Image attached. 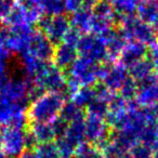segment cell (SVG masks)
<instances>
[{"instance_id":"1","label":"cell","mask_w":158,"mask_h":158,"mask_svg":"<svg viewBox=\"0 0 158 158\" xmlns=\"http://www.w3.org/2000/svg\"><path fill=\"white\" fill-rule=\"evenodd\" d=\"M65 103L63 92H44L31 102L27 110V119L31 123H51Z\"/></svg>"},{"instance_id":"2","label":"cell","mask_w":158,"mask_h":158,"mask_svg":"<svg viewBox=\"0 0 158 158\" xmlns=\"http://www.w3.org/2000/svg\"><path fill=\"white\" fill-rule=\"evenodd\" d=\"M119 31L123 33L127 41H136L145 46H151L158 41L157 34L149 25L142 22L136 15L125 16L119 20Z\"/></svg>"},{"instance_id":"3","label":"cell","mask_w":158,"mask_h":158,"mask_svg":"<svg viewBox=\"0 0 158 158\" xmlns=\"http://www.w3.org/2000/svg\"><path fill=\"white\" fill-rule=\"evenodd\" d=\"M31 84L40 93L63 92L62 90L65 89L66 76L54 64L47 62Z\"/></svg>"},{"instance_id":"4","label":"cell","mask_w":158,"mask_h":158,"mask_svg":"<svg viewBox=\"0 0 158 158\" xmlns=\"http://www.w3.org/2000/svg\"><path fill=\"white\" fill-rule=\"evenodd\" d=\"M31 25L24 24L19 26H5L0 28V44L10 52L22 53L27 48L31 35L34 34Z\"/></svg>"},{"instance_id":"5","label":"cell","mask_w":158,"mask_h":158,"mask_svg":"<svg viewBox=\"0 0 158 158\" xmlns=\"http://www.w3.org/2000/svg\"><path fill=\"white\" fill-rule=\"evenodd\" d=\"M31 81L25 77L8 76L0 87V97L27 106L31 101Z\"/></svg>"},{"instance_id":"6","label":"cell","mask_w":158,"mask_h":158,"mask_svg":"<svg viewBox=\"0 0 158 158\" xmlns=\"http://www.w3.org/2000/svg\"><path fill=\"white\" fill-rule=\"evenodd\" d=\"M99 64L85 57H77L68 68L67 78L72 79L79 87H92L99 80L98 75Z\"/></svg>"},{"instance_id":"7","label":"cell","mask_w":158,"mask_h":158,"mask_svg":"<svg viewBox=\"0 0 158 158\" xmlns=\"http://www.w3.org/2000/svg\"><path fill=\"white\" fill-rule=\"evenodd\" d=\"M77 51L80 56L97 64L108 62L107 50L103 40L93 34H86L81 36L77 44Z\"/></svg>"},{"instance_id":"8","label":"cell","mask_w":158,"mask_h":158,"mask_svg":"<svg viewBox=\"0 0 158 158\" xmlns=\"http://www.w3.org/2000/svg\"><path fill=\"white\" fill-rule=\"evenodd\" d=\"M26 123V105L0 97V127L24 128Z\"/></svg>"},{"instance_id":"9","label":"cell","mask_w":158,"mask_h":158,"mask_svg":"<svg viewBox=\"0 0 158 158\" xmlns=\"http://www.w3.org/2000/svg\"><path fill=\"white\" fill-rule=\"evenodd\" d=\"M1 147L8 158L19 157L27 148V132L24 128L6 127L2 130Z\"/></svg>"},{"instance_id":"10","label":"cell","mask_w":158,"mask_h":158,"mask_svg":"<svg viewBox=\"0 0 158 158\" xmlns=\"http://www.w3.org/2000/svg\"><path fill=\"white\" fill-rule=\"evenodd\" d=\"M38 25L41 29V33H44L53 44L63 42L66 33L70 28L69 19L66 18L64 14L56 16L44 15L38 22Z\"/></svg>"},{"instance_id":"11","label":"cell","mask_w":158,"mask_h":158,"mask_svg":"<svg viewBox=\"0 0 158 158\" xmlns=\"http://www.w3.org/2000/svg\"><path fill=\"white\" fill-rule=\"evenodd\" d=\"M85 138L99 148L110 138V127L105 118L87 115L85 117Z\"/></svg>"},{"instance_id":"12","label":"cell","mask_w":158,"mask_h":158,"mask_svg":"<svg viewBox=\"0 0 158 158\" xmlns=\"http://www.w3.org/2000/svg\"><path fill=\"white\" fill-rule=\"evenodd\" d=\"M134 101L140 107H153L158 103V73L138 82Z\"/></svg>"},{"instance_id":"13","label":"cell","mask_w":158,"mask_h":158,"mask_svg":"<svg viewBox=\"0 0 158 158\" xmlns=\"http://www.w3.org/2000/svg\"><path fill=\"white\" fill-rule=\"evenodd\" d=\"M24 52L42 62H50L54 52V46L44 33L35 31Z\"/></svg>"},{"instance_id":"14","label":"cell","mask_w":158,"mask_h":158,"mask_svg":"<svg viewBox=\"0 0 158 158\" xmlns=\"http://www.w3.org/2000/svg\"><path fill=\"white\" fill-rule=\"evenodd\" d=\"M100 38L103 40L106 50H107L108 62H115L119 57L123 47L127 44V39L119 29L114 28L110 29L107 33H105Z\"/></svg>"},{"instance_id":"15","label":"cell","mask_w":158,"mask_h":158,"mask_svg":"<svg viewBox=\"0 0 158 158\" xmlns=\"http://www.w3.org/2000/svg\"><path fill=\"white\" fill-rule=\"evenodd\" d=\"M129 77L128 68L119 62V63H113L108 65L105 76L103 77L102 81L105 87H107L113 92H117L121 88L126 79Z\"/></svg>"},{"instance_id":"16","label":"cell","mask_w":158,"mask_h":158,"mask_svg":"<svg viewBox=\"0 0 158 158\" xmlns=\"http://www.w3.org/2000/svg\"><path fill=\"white\" fill-rule=\"evenodd\" d=\"M77 57H78V51L76 47L61 42L57 44L56 48H54L52 59L54 61V65L57 68L65 70L72 66Z\"/></svg>"},{"instance_id":"17","label":"cell","mask_w":158,"mask_h":158,"mask_svg":"<svg viewBox=\"0 0 158 158\" xmlns=\"http://www.w3.org/2000/svg\"><path fill=\"white\" fill-rule=\"evenodd\" d=\"M136 14L158 35V3L156 0H139Z\"/></svg>"},{"instance_id":"18","label":"cell","mask_w":158,"mask_h":158,"mask_svg":"<svg viewBox=\"0 0 158 158\" xmlns=\"http://www.w3.org/2000/svg\"><path fill=\"white\" fill-rule=\"evenodd\" d=\"M147 55V48L145 44L136 41H129L126 44L119 55V62L126 67H129L138 61L145 59Z\"/></svg>"},{"instance_id":"19","label":"cell","mask_w":158,"mask_h":158,"mask_svg":"<svg viewBox=\"0 0 158 158\" xmlns=\"http://www.w3.org/2000/svg\"><path fill=\"white\" fill-rule=\"evenodd\" d=\"M28 132L37 144L50 143L56 139L52 123H31Z\"/></svg>"},{"instance_id":"20","label":"cell","mask_w":158,"mask_h":158,"mask_svg":"<svg viewBox=\"0 0 158 158\" xmlns=\"http://www.w3.org/2000/svg\"><path fill=\"white\" fill-rule=\"evenodd\" d=\"M92 10L81 9L73 12L69 19L70 26L78 29L80 33H89L91 28V22H92Z\"/></svg>"},{"instance_id":"21","label":"cell","mask_w":158,"mask_h":158,"mask_svg":"<svg viewBox=\"0 0 158 158\" xmlns=\"http://www.w3.org/2000/svg\"><path fill=\"white\" fill-rule=\"evenodd\" d=\"M64 138L67 139L69 142H72L75 146H78L85 142V118L76 119L74 121H70L67 123L65 131L63 133Z\"/></svg>"},{"instance_id":"22","label":"cell","mask_w":158,"mask_h":158,"mask_svg":"<svg viewBox=\"0 0 158 158\" xmlns=\"http://www.w3.org/2000/svg\"><path fill=\"white\" fill-rule=\"evenodd\" d=\"M128 72H129V76L132 79H134L136 82L143 81L147 77H149L154 73H156L154 70L153 66H152L151 62L146 57L141 60V61H138L136 63L132 64L131 66H129L128 67Z\"/></svg>"},{"instance_id":"23","label":"cell","mask_w":158,"mask_h":158,"mask_svg":"<svg viewBox=\"0 0 158 158\" xmlns=\"http://www.w3.org/2000/svg\"><path fill=\"white\" fill-rule=\"evenodd\" d=\"M114 8L116 19L125 18V16L135 15L138 9L139 0H110Z\"/></svg>"},{"instance_id":"24","label":"cell","mask_w":158,"mask_h":158,"mask_svg":"<svg viewBox=\"0 0 158 158\" xmlns=\"http://www.w3.org/2000/svg\"><path fill=\"white\" fill-rule=\"evenodd\" d=\"M70 102L76 104L79 107H87L90 103H92L95 99L94 86L92 87H81L77 91L69 95Z\"/></svg>"},{"instance_id":"25","label":"cell","mask_w":158,"mask_h":158,"mask_svg":"<svg viewBox=\"0 0 158 158\" xmlns=\"http://www.w3.org/2000/svg\"><path fill=\"white\" fill-rule=\"evenodd\" d=\"M92 14L97 18L106 19L110 21L116 20L114 8L110 0H97L94 7L92 8Z\"/></svg>"},{"instance_id":"26","label":"cell","mask_w":158,"mask_h":158,"mask_svg":"<svg viewBox=\"0 0 158 158\" xmlns=\"http://www.w3.org/2000/svg\"><path fill=\"white\" fill-rule=\"evenodd\" d=\"M59 117L68 123L70 121L76 120V119L85 118L86 115H85L81 107L77 106L73 102H69V103H64L63 107H62L61 112H60Z\"/></svg>"},{"instance_id":"27","label":"cell","mask_w":158,"mask_h":158,"mask_svg":"<svg viewBox=\"0 0 158 158\" xmlns=\"http://www.w3.org/2000/svg\"><path fill=\"white\" fill-rule=\"evenodd\" d=\"M44 14L47 16H56L64 14L65 2L64 0H40Z\"/></svg>"},{"instance_id":"28","label":"cell","mask_w":158,"mask_h":158,"mask_svg":"<svg viewBox=\"0 0 158 158\" xmlns=\"http://www.w3.org/2000/svg\"><path fill=\"white\" fill-rule=\"evenodd\" d=\"M5 22L7 26H19V25L27 24L26 15H25V10L22 6L19 3L13 7L9 15L5 19ZM29 25V24H28Z\"/></svg>"},{"instance_id":"29","label":"cell","mask_w":158,"mask_h":158,"mask_svg":"<svg viewBox=\"0 0 158 158\" xmlns=\"http://www.w3.org/2000/svg\"><path fill=\"white\" fill-rule=\"evenodd\" d=\"M55 147L57 149L60 157L61 158H73L75 156V151H76V146L73 144L72 142L64 138L63 135L59 136L55 139Z\"/></svg>"},{"instance_id":"30","label":"cell","mask_w":158,"mask_h":158,"mask_svg":"<svg viewBox=\"0 0 158 158\" xmlns=\"http://www.w3.org/2000/svg\"><path fill=\"white\" fill-rule=\"evenodd\" d=\"M75 156L77 158H104L99 149H95L86 142H82L76 147Z\"/></svg>"},{"instance_id":"31","label":"cell","mask_w":158,"mask_h":158,"mask_svg":"<svg viewBox=\"0 0 158 158\" xmlns=\"http://www.w3.org/2000/svg\"><path fill=\"white\" fill-rule=\"evenodd\" d=\"M136 91H138V82L129 76L126 79V81L123 84L121 88L119 89V95L123 97L126 101L129 102L134 100Z\"/></svg>"},{"instance_id":"32","label":"cell","mask_w":158,"mask_h":158,"mask_svg":"<svg viewBox=\"0 0 158 158\" xmlns=\"http://www.w3.org/2000/svg\"><path fill=\"white\" fill-rule=\"evenodd\" d=\"M34 151L37 158H61L57 153L55 144L52 142L38 144V146H36Z\"/></svg>"},{"instance_id":"33","label":"cell","mask_w":158,"mask_h":158,"mask_svg":"<svg viewBox=\"0 0 158 158\" xmlns=\"http://www.w3.org/2000/svg\"><path fill=\"white\" fill-rule=\"evenodd\" d=\"M86 108H87V115H93V116L105 118L108 110V105L106 103H104V102L98 101V100L94 99V101L89 104Z\"/></svg>"},{"instance_id":"34","label":"cell","mask_w":158,"mask_h":158,"mask_svg":"<svg viewBox=\"0 0 158 158\" xmlns=\"http://www.w3.org/2000/svg\"><path fill=\"white\" fill-rule=\"evenodd\" d=\"M94 92H95V100L98 101L104 102L108 105L112 99L114 98L115 92H113L112 90L105 87L104 85H100V86L94 87Z\"/></svg>"},{"instance_id":"35","label":"cell","mask_w":158,"mask_h":158,"mask_svg":"<svg viewBox=\"0 0 158 158\" xmlns=\"http://www.w3.org/2000/svg\"><path fill=\"white\" fill-rule=\"evenodd\" d=\"M153 152L154 151H152L151 148L143 144H140V143L130 149L132 158H154Z\"/></svg>"},{"instance_id":"36","label":"cell","mask_w":158,"mask_h":158,"mask_svg":"<svg viewBox=\"0 0 158 158\" xmlns=\"http://www.w3.org/2000/svg\"><path fill=\"white\" fill-rule=\"evenodd\" d=\"M81 36H82V33H80L78 29L70 26V28L68 29L65 37H64L63 42H65V44H70V46H74L77 48V44H78Z\"/></svg>"},{"instance_id":"37","label":"cell","mask_w":158,"mask_h":158,"mask_svg":"<svg viewBox=\"0 0 158 158\" xmlns=\"http://www.w3.org/2000/svg\"><path fill=\"white\" fill-rule=\"evenodd\" d=\"M147 59L151 62L154 70L158 73V41L154 42L153 44L148 46L147 49Z\"/></svg>"},{"instance_id":"38","label":"cell","mask_w":158,"mask_h":158,"mask_svg":"<svg viewBox=\"0 0 158 158\" xmlns=\"http://www.w3.org/2000/svg\"><path fill=\"white\" fill-rule=\"evenodd\" d=\"M14 6H15L14 0H0V19L5 20Z\"/></svg>"},{"instance_id":"39","label":"cell","mask_w":158,"mask_h":158,"mask_svg":"<svg viewBox=\"0 0 158 158\" xmlns=\"http://www.w3.org/2000/svg\"><path fill=\"white\" fill-rule=\"evenodd\" d=\"M64 2H65V11L68 13H73L81 9L84 6V0H64Z\"/></svg>"},{"instance_id":"40","label":"cell","mask_w":158,"mask_h":158,"mask_svg":"<svg viewBox=\"0 0 158 158\" xmlns=\"http://www.w3.org/2000/svg\"><path fill=\"white\" fill-rule=\"evenodd\" d=\"M10 56H11V52L6 47H3L2 44H0V61L8 62Z\"/></svg>"},{"instance_id":"41","label":"cell","mask_w":158,"mask_h":158,"mask_svg":"<svg viewBox=\"0 0 158 158\" xmlns=\"http://www.w3.org/2000/svg\"><path fill=\"white\" fill-rule=\"evenodd\" d=\"M7 68H8V62L0 61V80H5L8 77Z\"/></svg>"},{"instance_id":"42","label":"cell","mask_w":158,"mask_h":158,"mask_svg":"<svg viewBox=\"0 0 158 158\" xmlns=\"http://www.w3.org/2000/svg\"><path fill=\"white\" fill-rule=\"evenodd\" d=\"M18 158H37L34 149H29V151H24Z\"/></svg>"},{"instance_id":"43","label":"cell","mask_w":158,"mask_h":158,"mask_svg":"<svg viewBox=\"0 0 158 158\" xmlns=\"http://www.w3.org/2000/svg\"><path fill=\"white\" fill-rule=\"evenodd\" d=\"M118 158H132V157H131L130 152H123V154H120V155L118 156Z\"/></svg>"},{"instance_id":"44","label":"cell","mask_w":158,"mask_h":158,"mask_svg":"<svg viewBox=\"0 0 158 158\" xmlns=\"http://www.w3.org/2000/svg\"><path fill=\"white\" fill-rule=\"evenodd\" d=\"M0 158H8V156L5 154V152L2 149H0Z\"/></svg>"},{"instance_id":"45","label":"cell","mask_w":158,"mask_h":158,"mask_svg":"<svg viewBox=\"0 0 158 158\" xmlns=\"http://www.w3.org/2000/svg\"><path fill=\"white\" fill-rule=\"evenodd\" d=\"M155 130H156V133H157L158 136V117L156 118V123H155Z\"/></svg>"},{"instance_id":"46","label":"cell","mask_w":158,"mask_h":158,"mask_svg":"<svg viewBox=\"0 0 158 158\" xmlns=\"http://www.w3.org/2000/svg\"><path fill=\"white\" fill-rule=\"evenodd\" d=\"M1 143H2V131L0 130V147H1Z\"/></svg>"},{"instance_id":"47","label":"cell","mask_w":158,"mask_h":158,"mask_svg":"<svg viewBox=\"0 0 158 158\" xmlns=\"http://www.w3.org/2000/svg\"><path fill=\"white\" fill-rule=\"evenodd\" d=\"M0 28H1V19H0Z\"/></svg>"},{"instance_id":"48","label":"cell","mask_w":158,"mask_h":158,"mask_svg":"<svg viewBox=\"0 0 158 158\" xmlns=\"http://www.w3.org/2000/svg\"><path fill=\"white\" fill-rule=\"evenodd\" d=\"M14 1H19V2H20V1H22V0H14Z\"/></svg>"},{"instance_id":"49","label":"cell","mask_w":158,"mask_h":158,"mask_svg":"<svg viewBox=\"0 0 158 158\" xmlns=\"http://www.w3.org/2000/svg\"><path fill=\"white\" fill-rule=\"evenodd\" d=\"M156 2H157V3H158V0H156Z\"/></svg>"}]
</instances>
